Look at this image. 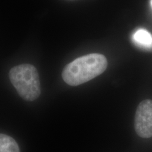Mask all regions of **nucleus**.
<instances>
[{
    "label": "nucleus",
    "instance_id": "7ed1b4c3",
    "mask_svg": "<svg viewBox=\"0 0 152 152\" xmlns=\"http://www.w3.org/2000/svg\"><path fill=\"white\" fill-rule=\"evenodd\" d=\"M134 129L140 137H152V100H144L138 105L134 116Z\"/></svg>",
    "mask_w": 152,
    "mask_h": 152
},
{
    "label": "nucleus",
    "instance_id": "f257e3e1",
    "mask_svg": "<svg viewBox=\"0 0 152 152\" xmlns=\"http://www.w3.org/2000/svg\"><path fill=\"white\" fill-rule=\"evenodd\" d=\"M107 65V59L101 54L80 56L64 67L62 72L63 80L71 86L84 84L103 73Z\"/></svg>",
    "mask_w": 152,
    "mask_h": 152
},
{
    "label": "nucleus",
    "instance_id": "423d86ee",
    "mask_svg": "<svg viewBox=\"0 0 152 152\" xmlns=\"http://www.w3.org/2000/svg\"><path fill=\"white\" fill-rule=\"evenodd\" d=\"M151 7H152V0H151Z\"/></svg>",
    "mask_w": 152,
    "mask_h": 152
},
{
    "label": "nucleus",
    "instance_id": "39448f33",
    "mask_svg": "<svg viewBox=\"0 0 152 152\" xmlns=\"http://www.w3.org/2000/svg\"><path fill=\"white\" fill-rule=\"evenodd\" d=\"M0 152H20L14 139L5 134H0Z\"/></svg>",
    "mask_w": 152,
    "mask_h": 152
},
{
    "label": "nucleus",
    "instance_id": "f03ea898",
    "mask_svg": "<svg viewBox=\"0 0 152 152\" xmlns=\"http://www.w3.org/2000/svg\"><path fill=\"white\" fill-rule=\"evenodd\" d=\"M9 79L24 100L33 102L41 94L39 75L33 65L24 64L13 67L9 71Z\"/></svg>",
    "mask_w": 152,
    "mask_h": 152
},
{
    "label": "nucleus",
    "instance_id": "20e7f679",
    "mask_svg": "<svg viewBox=\"0 0 152 152\" xmlns=\"http://www.w3.org/2000/svg\"><path fill=\"white\" fill-rule=\"evenodd\" d=\"M134 42L144 49H152V35L147 30L140 28L132 35Z\"/></svg>",
    "mask_w": 152,
    "mask_h": 152
}]
</instances>
